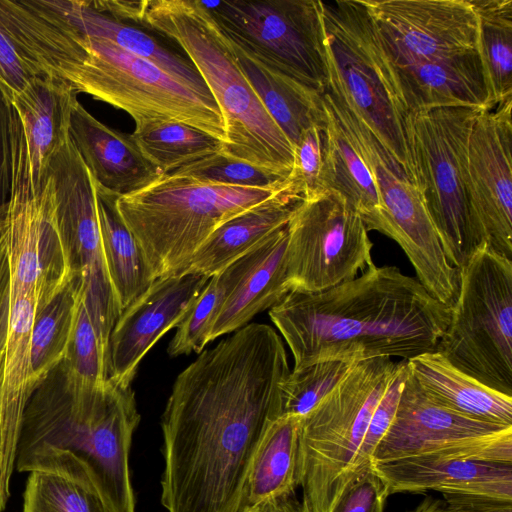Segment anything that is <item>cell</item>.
Returning <instances> with one entry per match:
<instances>
[{"label": "cell", "instance_id": "obj_1", "mask_svg": "<svg viewBox=\"0 0 512 512\" xmlns=\"http://www.w3.org/2000/svg\"><path fill=\"white\" fill-rule=\"evenodd\" d=\"M289 373L280 336L252 323L177 376L161 417L160 500L167 512H242L256 448L282 415Z\"/></svg>", "mask_w": 512, "mask_h": 512}, {"label": "cell", "instance_id": "obj_2", "mask_svg": "<svg viewBox=\"0 0 512 512\" xmlns=\"http://www.w3.org/2000/svg\"><path fill=\"white\" fill-rule=\"evenodd\" d=\"M451 312L416 278L373 263L327 290L289 291L269 315L290 348L293 369H299L328 360H408L434 351Z\"/></svg>", "mask_w": 512, "mask_h": 512}, {"label": "cell", "instance_id": "obj_3", "mask_svg": "<svg viewBox=\"0 0 512 512\" xmlns=\"http://www.w3.org/2000/svg\"><path fill=\"white\" fill-rule=\"evenodd\" d=\"M11 31L41 74L68 82L128 113L135 130L178 122L226 143L225 120L213 97L203 95L110 40L88 35L68 22L53 0L19 8Z\"/></svg>", "mask_w": 512, "mask_h": 512}, {"label": "cell", "instance_id": "obj_4", "mask_svg": "<svg viewBox=\"0 0 512 512\" xmlns=\"http://www.w3.org/2000/svg\"><path fill=\"white\" fill-rule=\"evenodd\" d=\"M140 419L131 385L111 379L84 383L60 362L26 406L15 469L30 472L73 460L88 471L114 512H136L129 458Z\"/></svg>", "mask_w": 512, "mask_h": 512}, {"label": "cell", "instance_id": "obj_5", "mask_svg": "<svg viewBox=\"0 0 512 512\" xmlns=\"http://www.w3.org/2000/svg\"><path fill=\"white\" fill-rule=\"evenodd\" d=\"M137 25L177 43L225 120L223 155L287 178L294 148L242 72L233 46L199 0H144Z\"/></svg>", "mask_w": 512, "mask_h": 512}, {"label": "cell", "instance_id": "obj_6", "mask_svg": "<svg viewBox=\"0 0 512 512\" xmlns=\"http://www.w3.org/2000/svg\"><path fill=\"white\" fill-rule=\"evenodd\" d=\"M286 182L251 188L168 173L139 191L118 196L117 208L157 279L185 272L216 228L271 197Z\"/></svg>", "mask_w": 512, "mask_h": 512}, {"label": "cell", "instance_id": "obj_7", "mask_svg": "<svg viewBox=\"0 0 512 512\" xmlns=\"http://www.w3.org/2000/svg\"><path fill=\"white\" fill-rule=\"evenodd\" d=\"M396 364L389 357L355 362L301 418L298 486L307 512H332L344 491L362 473L356 470L360 447Z\"/></svg>", "mask_w": 512, "mask_h": 512}, {"label": "cell", "instance_id": "obj_8", "mask_svg": "<svg viewBox=\"0 0 512 512\" xmlns=\"http://www.w3.org/2000/svg\"><path fill=\"white\" fill-rule=\"evenodd\" d=\"M326 90L369 128L417 186L405 126L388 62L363 0H320Z\"/></svg>", "mask_w": 512, "mask_h": 512}, {"label": "cell", "instance_id": "obj_9", "mask_svg": "<svg viewBox=\"0 0 512 512\" xmlns=\"http://www.w3.org/2000/svg\"><path fill=\"white\" fill-rule=\"evenodd\" d=\"M436 351L487 387L512 396V259L478 247L459 269V288Z\"/></svg>", "mask_w": 512, "mask_h": 512}, {"label": "cell", "instance_id": "obj_10", "mask_svg": "<svg viewBox=\"0 0 512 512\" xmlns=\"http://www.w3.org/2000/svg\"><path fill=\"white\" fill-rule=\"evenodd\" d=\"M483 111L480 107L448 106L405 117L417 187L446 258L457 270L477 249L465 184L469 138Z\"/></svg>", "mask_w": 512, "mask_h": 512}, {"label": "cell", "instance_id": "obj_11", "mask_svg": "<svg viewBox=\"0 0 512 512\" xmlns=\"http://www.w3.org/2000/svg\"><path fill=\"white\" fill-rule=\"evenodd\" d=\"M11 143V191L0 223L9 275L6 294H31L38 311L74 274L56 217L51 178L46 174L43 184L33 187L26 140L14 108Z\"/></svg>", "mask_w": 512, "mask_h": 512}, {"label": "cell", "instance_id": "obj_12", "mask_svg": "<svg viewBox=\"0 0 512 512\" xmlns=\"http://www.w3.org/2000/svg\"><path fill=\"white\" fill-rule=\"evenodd\" d=\"M202 4L229 40L248 55L325 93L320 0H220Z\"/></svg>", "mask_w": 512, "mask_h": 512}, {"label": "cell", "instance_id": "obj_13", "mask_svg": "<svg viewBox=\"0 0 512 512\" xmlns=\"http://www.w3.org/2000/svg\"><path fill=\"white\" fill-rule=\"evenodd\" d=\"M373 242L360 215L340 194L303 198L288 222L285 254L290 291L318 293L373 264Z\"/></svg>", "mask_w": 512, "mask_h": 512}, {"label": "cell", "instance_id": "obj_14", "mask_svg": "<svg viewBox=\"0 0 512 512\" xmlns=\"http://www.w3.org/2000/svg\"><path fill=\"white\" fill-rule=\"evenodd\" d=\"M410 457L512 463V425L478 420L433 402L407 366L394 419L371 463Z\"/></svg>", "mask_w": 512, "mask_h": 512}, {"label": "cell", "instance_id": "obj_15", "mask_svg": "<svg viewBox=\"0 0 512 512\" xmlns=\"http://www.w3.org/2000/svg\"><path fill=\"white\" fill-rule=\"evenodd\" d=\"M46 174L52 181L56 217L72 272L109 355V338L120 310L102 249L94 179L70 137L50 161Z\"/></svg>", "mask_w": 512, "mask_h": 512}, {"label": "cell", "instance_id": "obj_16", "mask_svg": "<svg viewBox=\"0 0 512 512\" xmlns=\"http://www.w3.org/2000/svg\"><path fill=\"white\" fill-rule=\"evenodd\" d=\"M392 63L479 58L478 19L470 0H363Z\"/></svg>", "mask_w": 512, "mask_h": 512}, {"label": "cell", "instance_id": "obj_17", "mask_svg": "<svg viewBox=\"0 0 512 512\" xmlns=\"http://www.w3.org/2000/svg\"><path fill=\"white\" fill-rule=\"evenodd\" d=\"M512 99L483 111L470 134L466 196L477 248L512 259Z\"/></svg>", "mask_w": 512, "mask_h": 512}, {"label": "cell", "instance_id": "obj_18", "mask_svg": "<svg viewBox=\"0 0 512 512\" xmlns=\"http://www.w3.org/2000/svg\"><path fill=\"white\" fill-rule=\"evenodd\" d=\"M210 278L188 271L157 278L124 309L109 338V379L131 385L141 360L185 319Z\"/></svg>", "mask_w": 512, "mask_h": 512}, {"label": "cell", "instance_id": "obj_19", "mask_svg": "<svg viewBox=\"0 0 512 512\" xmlns=\"http://www.w3.org/2000/svg\"><path fill=\"white\" fill-rule=\"evenodd\" d=\"M37 308L31 294H5L0 309V445L13 465L24 412L39 385L34 378L30 349Z\"/></svg>", "mask_w": 512, "mask_h": 512}, {"label": "cell", "instance_id": "obj_20", "mask_svg": "<svg viewBox=\"0 0 512 512\" xmlns=\"http://www.w3.org/2000/svg\"><path fill=\"white\" fill-rule=\"evenodd\" d=\"M371 466L389 495L436 491L512 502V463L410 457Z\"/></svg>", "mask_w": 512, "mask_h": 512}, {"label": "cell", "instance_id": "obj_21", "mask_svg": "<svg viewBox=\"0 0 512 512\" xmlns=\"http://www.w3.org/2000/svg\"><path fill=\"white\" fill-rule=\"evenodd\" d=\"M70 138L96 183L118 196L139 191L162 175L132 134L100 122L79 101L71 114Z\"/></svg>", "mask_w": 512, "mask_h": 512}, {"label": "cell", "instance_id": "obj_22", "mask_svg": "<svg viewBox=\"0 0 512 512\" xmlns=\"http://www.w3.org/2000/svg\"><path fill=\"white\" fill-rule=\"evenodd\" d=\"M76 95L68 82L44 74L32 79L11 100L23 128L35 189L43 184L50 161L70 137Z\"/></svg>", "mask_w": 512, "mask_h": 512}, {"label": "cell", "instance_id": "obj_23", "mask_svg": "<svg viewBox=\"0 0 512 512\" xmlns=\"http://www.w3.org/2000/svg\"><path fill=\"white\" fill-rule=\"evenodd\" d=\"M303 195L287 177L271 197L232 217L205 240L186 271L213 276L286 226Z\"/></svg>", "mask_w": 512, "mask_h": 512}, {"label": "cell", "instance_id": "obj_24", "mask_svg": "<svg viewBox=\"0 0 512 512\" xmlns=\"http://www.w3.org/2000/svg\"><path fill=\"white\" fill-rule=\"evenodd\" d=\"M406 362L420 390L433 402L478 420L512 425V396L460 371L438 351L419 354Z\"/></svg>", "mask_w": 512, "mask_h": 512}, {"label": "cell", "instance_id": "obj_25", "mask_svg": "<svg viewBox=\"0 0 512 512\" xmlns=\"http://www.w3.org/2000/svg\"><path fill=\"white\" fill-rule=\"evenodd\" d=\"M53 3L78 30L110 40L125 51L156 65L185 86L213 97L189 58L169 48L151 33L96 10L90 1L53 0Z\"/></svg>", "mask_w": 512, "mask_h": 512}, {"label": "cell", "instance_id": "obj_26", "mask_svg": "<svg viewBox=\"0 0 512 512\" xmlns=\"http://www.w3.org/2000/svg\"><path fill=\"white\" fill-rule=\"evenodd\" d=\"M94 183L105 264L121 314L156 279L141 247L118 211V195L102 188L95 180Z\"/></svg>", "mask_w": 512, "mask_h": 512}, {"label": "cell", "instance_id": "obj_27", "mask_svg": "<svg viewBox=\"0 0 512 512\" xmlns=\"http://www.w3.org/2000/svg\"><path fill=\"white\" fill-rule=\"evenodd\" d=\"M301 418L282 414L267 426L248 473L242 512L263 502L295 493Z\"/></svg>", "mask_w": 512, "mask_h": 512}, {"label": "cell", "instance_id": "obj_28", "mask_svg": "<svg viewBox=\"0 0 512 512\" xmlns=\"http://www.w3.org/2000/svg\"><path fill=\"white\" fill-rule=\"evenodd\" d=\"M231 44L248 82L294 148L305 130L324 122L323 94L266 67Z\"/></svg>", "mask_w": 512, "mask_h": 512}, {"label": "cell", "instance_id": "obj_29", "mask_svg": "<svg viewBox=\"0 0 512 512\" xmlns=\"http://www.w3.org/2000/svg\"><path fill=\"white\" fill-rule=\"evenodd\" d=\"M323 105V188L343 196L360 215L367 230L377 231L381 203L372 174L324 98Z\"/></svg>", "mask_w": 512, "mask_h": 512}, {"label": "cell", "instance_id": "obj_30", "mask_svg": "<svg viewBox=\"0 0 512 512\" xmlns=\"http://www.w3.org/2000/svg\"><path fill=\"white\" fill-rule=\"evenodd\" d=\"M287 242L288 224L276 233L266 254L228 297L213 324L210 341L245 326L290 291L285 267Z\"/></svg>", "mask_w": 512, "mask_h": 512}, {"label": "cell", "instance_id": "obj_31", "mask_svg": "<svg viewBox=\"0 0 512 512\" xmlns=\"http://www.w3.org/2000/svg\"><path fill=\"white\" fill-rule=\"evenodd\" d=\"M279 230L267 237L254 249L211 276L192 310L177 326L176 333L168 345V354L171 357L190 354L191 352H202L206 344L210 342L213 324L226 300L242 278L266 254Z\"/></svg>", "mask_w": 512, "mask_h": 512}, {"label": "cell", "instance_id": "obj_32", "mask_svg": "<svg viewBox=\"0 0 512 512\" xmlns=\"http://www.w3.org/2000/svg\"><path fill=\"white\" fill-rule=\"evenodd\" d=\"M22 512H114L83 468L29 472Z\"/></svg>", "mask_w": 512, "mask_h": 512}, {"label": "cell", "instance_id": "obj_33", "mask_svg": "<svg viewBox=\"0 0 512 512\" xmlns=\"http://www.w3.org/2000/svg\"><path fill=\"white\" fill-rule=\"evenodd\" d=\"M478 19L479 55L493 109L512 99V0H470Z\"/></svg>", "mask_w": 512, "mask_h": 512}, {"label": "cell", "instance_id": "obj_34", "mask_svg": "<svg viewBox=\"0 0 512 512\" xmlns=\"http://www.w3.org/2000/svg\"><path fill=\"white\" fill-rule=\"evenodd\" d=\"M80 282L77 277L38 310L30 334L33 374L39 384L65 357L76 312Z\"/></svg>", "mask_w": 512, "mask_h": 512}, {"label": "cell", "instance_id": "obj_35", "mask_svg": "<svg viewBox=\"0 0 512 512\" xmlns=\"http://www.w3.org/2000/svg\"><path fill=\"white\" fill-rule=\"evenodd\" d=\"M143 155L162 174L222 150L223 143L209 134L178 122H163L134 131Z\"/></svg>", "mask_w": 512, "mask_h": 512}, {"label": "cell", "instance_id": "obj_36", "mask_svg": "<svg viewBox=\"0 0 512 512\" xmlns=\"http://www.w3.org/2000/svg\"><path fill=\"white\" fill-rule=\"evenodd\" d=\"M62 363L72 377L88 384H103L109 379V355L79 291V297Z\"/></svg>", "mask_w": 512, "mask_h": 512}, {"label": "cell", "instance_id": "obj_37", "mask_svg": "<svg viewBox=\"0 0 512 512\" xmlns=\"http://www.w3.org/2000/svg\"><path fill=\"white\" fill-rule=\"evenodd\" d=\"M355 362L328 360L293 369L281 384L282 414L305 416Z\"/></svg>", "mask_w": 512, "mask_h": 512}, {"label": "cell", "instance_id": "obj_38", "mask_svg": "<svg viewBox=\"0 0 512 512\" xmlns=\"http://www.w3.org/2000/svg\"><path fill=\"white\" fill-rule=\"evenodd\" d=\"M171 173L209 183L251 188H274L287 179L225 156L221 152L181 166Z\"/></svg>", "mask_w": 512, "mask_h": 512}, {"label": "cell", "instance_id": "obj_39", "mask_svg": "<svg viewBox=\"0 0 512 512\" xmlns=\"http://www.w3.org/2000/svg\"><path fill=\"white\" fill-rule=\"evenodd\" d=\"M324 141L323 122L305 130L294 146L293 167L288 178L297 185L303 198L324 191Z\"/></svg>", "mask_w": 512, "mask_h": 512}, {"label": "cell", "instance_id": "obj_40", "mask_svg": "<svg viewBox=\"0 0 512 512\" xmlns=\"http://www.w3.org/2000/svg\"><path fill=\"white\" fill-rule=\"evenodd\" d=\"M406 374V360L397 362L390 383L373 411L360 447L356 465L359 474L371 465L372 454L394 419Z\"/></svg>", "mask_w": 512, "mask_h": 512}, {"label": "cell", "instance_id": "obj_41", "mask_svg": "<svg viewBox=\"0 0 512 512\" xmlns=\"http://www.w3.org/2000/svg\"><path fill=\"white\" fill-rule=\"evenodd\" d=\"M42 74L26 58L21 48L0 22V89L12 100L29 82Z\"/></svg>", "mask_w": 512, "mask_h": 512}, {"label": "cell", "instance_id": "obj_42", "mask_svg": "<svg viewBox=\"0 0 512 512\" xmlns=\"http://www.w3.org/2000/svg\"><path fill=\"white\" fill-rule=\"evenodd\" d=\"M387 487L369 466L344 491L332 512H383Z\"/></svg>", "mask_w": 512, "mask_h": 512}, {"label": "cell", "instance_id": "obj_43", "mask_svg": "<svg viewBox=\"0 0 512 512\" xmlns=\"http://www.w3.org/2000/svg\"><path fill=\"white\" fill-rule=\"evenodd\" d=\"M443 496V500L428 496L408 512H512V502L465 495Z\"/></svg>", "mask_w": 512, "mask_h": 512}, {"label": "cell", "instance_id": "obj_44", "mask_svg": "<svg viewBox=\"0 0 512 512\" xmlns=\"http://www.w3.org/2000/svg\"><path fill=\"white\" fill-rule=\"evenodd\" d=\"M13 107L0 89V209L10 198L12 181L11 124Z\"/></svg>", "mask_w": 512, "mask_h": 512}, {"label": "cell", "instance_id": "obj_45", "mask_svg": "<svg viewBox=\"0 0 512 512\" xmlns=\"http://www.w3.org/2000/svg\"><path fill=\"white\" fill-rule=\"evenodd\" d=\"M263 512H307L295 493L261 503Z\"/></svg>", "mask_w": 512, "mask_h": 512}, {"label": "cell", "instance_id": "obj_46", "mask_svg": "<svg viewBox=\"0 0 512 512\" xmlns=\"http://www.w3.org/2000/svg\"><path fill=\"white\" fill-rule=\"evenodd\" d=\"M8 264L6 257V250L2 237L0 236V309L6 294L8 285Z\"/></svg>", "mask_w": 512, "mask_h": 512}, {"label": "cell", "instance_id": "obj_47", "mask_svg": "<svg viewBox=\"0 0 512 512\" xmlns=\"http://www.w3.org/2000/svg\"><path fill=\"white\" fill-rule=\"evenodd\" d=\"M243 512H263L262 504H259L257 506L247 508Z\"/></svg>", "mask_w": 512, "mask_h": 512}, {"label": "cell", "instance_id": "obj_48", "mask_svg": "<svg viewBox=\"0 0 512 512\" xmlns=\"http://www.w3.org/2000/svg\"><path fill=\"white\" fill-rule=\"evenodd\" d=\"M6 207V206H5ZM5 207L0 209V223H1V220L3 218V215H4V212H5Z\"/></svg>", "mask_w": 512, "mask_h": 512}]
</instances>
